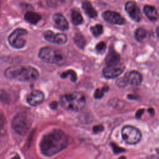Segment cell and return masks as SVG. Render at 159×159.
Returning <instances> with one entry per match:
<instances>
[{
    "instance_id": "1",
    "label": "cell",
    "mask_w": 159,
    "mask_h": 159,
    "mask_svg": "<svg viewBox=\"0 0 159 159\" xmlns=\"http://www.w3.org/2000/svg\"><path fill=\"white\" fill-rule=\"evenodd\" d=\"M68 143V137L63 130L53 129L42 137L39 147L43 155L50 157L65 149Z\"/></svg>"
},
{
    "instance_id": "2",
    "label": "cell",
    "mask_w": 159,
    "mask_h": 159,
    "mask_svg": "<svg viewBox=\"0 0 159 159\" xmlns=\"http://www.w3.org/2000/svg\"><path fill=\"white\" fill-rule=\"evenodd\" d=\"M4 76L9 79L22 82H32L39 77V71L29 65H15L7 68Z\"/></svg>"
},
{
    "instance_id": "3",
    "label": "cell",
    "mask_w": 159,
    "mask_h": 159,
    "mask_svg": "<svg viewBox=\"0 0 159 159\" xmlns=\"http://www.w3.org/2000/svg\"><path fill=\"white\" fill-rule=\"evenodd\" d=\"M33 122V115L28 110L18 112L12 121V128L19 135H24L30 130Z\"/></svg>"
},
{
    "instance_id": "4",
    "label": "cell",
    "mask_w": 159,
    "mask_h": 159,
    "mask_svg": "<svg viewBox=\"0 0 159 159\" xmlns=\"http://www.w3.org/2000/svg\"><path fill=\"white\" fill-rule=\"evenodd\" d=\"M60 102L62 107L66 110L78 111L85 106L86 99L80 92H71L62 95Z\"/></svg>"
},
{
    "instance_id": "5",
    "label": "cell",
    "mask_w": 159,
    "mask_h": 159,
    "mask_svg": "<svg viewBox=\"0 0 159 159\" xmlns=\"http://www.w3.org/2000/svg\"><path fill=\"white\" fill-rule=\"evenodd\" d=\"M39 56L43 61L50 64L61 65L65 61V57L61 52L50 47L42 48Z\"/></svg>"
},
{
    "instance_id": "6",
    "label": "cell",
    "mask_w": 159,
    "mask_h": 159,
    "mask_svg": "<svg viewBox=\"0 0 159 159\" xmlns=\"http://www.w3.org/2000/svg\"><path fill=\"white\" fill-rule=\"evenodd\" d=\"M27 35V30L22 28L16 29L8 37V42L12 47L17 49L22 48L26 43L25 37Z\"/></svg>"
},
{
    "instance_id": "7",
    "label": "cell",
    "mask_w": 159,
    "mask_h": 159,
    "mask_svg": "<svg viewBox=\"0 0 159 159\" xmlns=\"http://www.w3.org/2000/svg\"><path fill=\"white\" fill-rule=\"evenodd\" d=\"M123 140L128 144H136L142 138L140 131L132 125H125L122 129Z\"/></svg>"
},
{
    "instance_id": "8",
    "label": "cell",
    "mask_w": 159,
    "mask_h": 159,
    "mask_svg": "<svg viewBox=\"0 0 159 159\" xmlns=\"http://www.w3.org/2000/svg\"><path fill=\"white\" fill-rule=\"evenodd\" d=\"M45 40L49 42L62 45L66 42L67 37L64 34L54 33L51 30H47L43 33Z\"/></svg>"
},
{
    "instance_id": "9",
    "label": "cell",
    "mask_w": 159,
    "mask_h": 159,
    "mask_svg": "<svg viewBox=\"0 0 159 159\" xmlns=\"http://www.w3.org/2000/svg\"><path fill=\"white\" fill-rule=\"evenodd\" d=\"M103 19L107 22L112 24L123 25L125 23L124 18H123L119 13L115 11H106L102 13Z\"/></svg>"
},
{
    "instance_id": "10",
    "label": "cell",
    "mask_w": 159,
    "mask_h": 159,
    "mask_svg": "<svg viewBox=\"0 0 159 159\" xmlns=\"http://www.w3.org/2000/svg\"><path fill=\"white\" fill-rule=\"evenodd\" d=\"M122 79L125 86L127 85V84L133 86H138L140 84L142 81L141 75L137 71H131L127 73Z\"/></svg>"
},
{
    "instance_id": "11",
    "label": "cell",
    "mask_w": 159,
    "mask_h": 159,
    "mask_svg": "<svg viewBox=\"0 0 159 159\" xmlns=\"http://www.w3.org/2000/svg\"><path fill=\"white\" fill-rule=\"evenodd\" d=\"M125 9L129 16L135 21L139 22L141 19V13L139 7L134 1H128L125 3Z\"/></svg>"
},
{
    "instance_id": "12",
    "label": "cell",
    "mask_w": 159,
    "mask_h": 159,
    "mask_svg": "<svg viewBox=\"0 0 159 159\" xmlns=\"http://www.w3.org/2000/svg\"><path fill=\"white\" fill-rule=\"evenodd\" d=\"M44 101V94L40 90H34L26 97L27 102L32 106L40 105Z\"/></svg>"
},
{
    "instance_id": "13",
    "label": "cell",
    "mask_w": 159,
    "mask_h": 159,
    "mask_svg": "<svg viewBox=\"0 0 159 159\" xmlns=\"http://www.w3.org/2000/svg\"><path fill=\"white\" fill-rule=\"evenodd\" d=\"M124 70V66L121 65L106 66L103 70V75L107 78H114L119 76Z\"/></svg>"
},
{
    "instance_id": "14",
    "label": "cell",
    "mask_w": 159,
    "mask_h": 159,
    "mask_svg": "<svg viewBox=\"0 0 159 159\" xmlns=\"http://www.w3.org/2000/svg\"><path fill=\"white\" fill-rule=\"evenodd\" d=\"M53 21L54 25L58 29L61 30H66L69 28L68 22L66 18L60 13H56L53 16Z\"/></svg>"
},
{
    "instance_id": "15",
    "label": "cell",
    "mask_w": 159,
    "mask_h": 159,
    "mask_svg": "<svg viewBox=\"0 0 159 159\" xmlns=\"http://www.w3.org/2000/svg\"><path fill=\"white\" fill-rule=\"evenodd\" d=\"M120 59V57L119 53H117L114 50H111L105 58V62L107 66L115 65L118 64Z\"/></svg>"
},
{
    "instance_id": "16",
    "label": "cell",
    "mask_w": 159,
    "mask_h": 159,
    "mask_svg": "<svg viewBox=\"0 0 159 159\" xmlns=\"http://www.w3.org/2000/svg\"><path fill=\"white\" fill-rule=\"evenodd\" d=\"M143 11L149 20L155 21L158 19V12L154 6L145 5L143 7Z\"/></svg>"
},
{
    "instance_id": "17",
    "label": "cell",
    "mask_w": 159,
    "mask_h": 159,
    "mask_svg": "<svg viewBox=\"0 0 159 159\" xmlns=\"http://www.w3.org/2000/svg\"><path fill=\"white\" fill-rule=\"evenodd\" d=\"M24 19L27 22L32 24H35L40 20L41 16L37 12L29 11L25 14Z\"/></svg>"
},
{
    "instance_id": "18",
    "label": "cell",
    "mask_w": 159,
    "mask_h": 159,
    "mask_svg": "<svg viewBox=\"0 0 159 159\" xmlns=\"http://www.w3.org/2000/svg\"><path fill=\"white\" fill-rule=\"evenodd\" d=\"M82 7L85 13L90 17H95L97 16V12L92 6L91 4L88 1H84L82 2Z\"/></svg>"
},
{
    "instance_id": "19",
    "label": "cell",
    "mask_w": 159,
    "mask_h": 159,
    "mask_svg": "<svg viewBox=\"0 0 159 159\" xmlns=\"http://www.w3.org/2000/svg\"><path fill=\"white\" fill-rule=\"evenodd\" d=\"M7 131V122L5 117L0 114V142L4 137Z\"/></svg>"
},
{
    "instance_id": "20",
    "label": "cell",
    "mask_w": 159,
    "mask_h": 159,
    "mask_svg": "<svg viewBox=\"0 0 159 159\" xmlns=\"http://www.w3.org/2000/svg\"><path fill=\"white\" fill-rule=\"evenodd\" d=\"M71 21L74 25H78L83 22V17L81 14L77 11L73 10L71 11Z\"/></svg>"
},
{
    "instance_id": "21",
    "label": "cell",
    "mask_w": 159,
    "mask_h": 159,
    "mask_svg": "<svg viewBox=\"0 0 159 159\" xmlns=\"http://www.w3.org/2000/svg\"><path fill=\"white\" fill-rule=\"evenodd\" d=\"M147 37V31L143 28H138L135 32V38L139 42H142Z\"/></svg>"
},
{
    "instance_id": "22",
    "label": "cell",
    "mask_w": 159,
    "mask_h": 159,
    "mask_svg": "<svg viewBox=\"0 0 159 159\" xmlns=\"http://www.w3.org/2000/svg\"><path fill=\"white\" fill-rule=\"evenodd\" d=\"M74 42L77 46L81 48H83L86 45V40L81 34H76L74 37Z\"/></svg>"
},
{
    "instance_id": "23",
    "label": "cell",
    "mask_w": 159,
    "mask_h": 159,
    "mask_svg": "<svg viewBox=\"0 0 159 159\" xmlns=\"http://www.w3.org/2000/svg\"><path fill=\"white\" fill-rule=\"evenodd\" d=\"M68 76H70V77H71L70 79L73 82H75L76 81L77 75L73 70H67L61 74V78H66Z\"/></svg>"
},
{
    "instance_id": "24",
    "label": "cell",
    "mask_w": 159,
    "mask_h": 159,
    "mask_svg": "<svg viewBox=\"0 0 159 159\" xmlns=\"http://www.w3.org/2000/svg\"><path fill=\"white\" fill-rule=\"evenodd\" d=\"M91 31L95 37H98L103 32V27L101 24H96L91 27Z\"/></svg>"
},
{
    "instance_id": "25",
    "label": "cell",
    "mask_w": 159,
    "mask_h": 159,
    "mask_svg": "<svg viewBox=\"0 0 159 159\" xmlns=\"http://www.w3.org/2000/svg\"><path fill=\"white\" fill-rule=\"evenodd\" d=\"M108 89H109V87L107 86H104L101 88L96 89V90L94 92V98L96 99H101L102 97H103L104 93L107 91Z\"/></svg>"
},
{
    "instance_id": "26",
    "label": "cell",
    "mask_w": 159,
    "mask_h": 159,
    "mask_svg": "<svg viewBox=\"0 0 159 159\" xmlns=\"http://www.w3.org/2000/svg\"><path fill=\"white\" fill-rule=\"evenodd\" d=\"M96 49L98 52L103 53L106 50V43L104 42H99L96 46Z\"/></svg>"
},
{
    "instance_id": "27",
    "label": "cell",
    "mask_w": 159,
    "mask_h": 159,
    "mask_svg": "<svg viewBox=\"0 0 159 159\" xmlns=\"http://www.w3.org/2000/svg\"><path fill=\"white\" fill-rule=\"evenodd\" d=\"M111 146H112V148L113 149L114 152L116 153H119L123 152L125 151L124 149H123L122 148H120L119 147H118L117 145H116L114 143H111Z\"/></svg>"
},
{
    "instance_id": "28",
    "label": "cell",
    "mask_w": 159,
    "mask_h": 159,
    "mask_svg": "<svg viewBox=\"0 0 159 159\" xmlns=\"http://www.w3.org/2000/svg\"><path fill=\"white\" fill-rule=\"evenodd\" d=\"M104 129V127L102 125H95L94 126L93 130L94 133H99L101 131H102Z\"/></svg>"
},
{
    "instance_id": "29",
    "label": "cell",
    "mask_w": 159,
    "mask_h": 159,
    "mask_svg": "<svg viewBox=\"0 0 159 159\" xmlns=\"http://www.w3.org/2000/svg\"><path fill=\"white\" fill-rule=\"evenodd\" d=\"M144 112V109H139L137 112H136V115H135V117L137 118V119H140L142 116V115L143 114Z\"/></svg>"
},
{
    "instance_id": "30",
    "label": "cell",
    "mask_w": 159,
    "mask_h": 159,
    "mask_svg": "<svg viewBox=\"0 0 159 159\" xmlns=\"http://www.w3.org/2000/svg\"><path fill=\"white\" fill-rule=\"evenodd\" d=\"M50 107H51L52 109H55L57 107V102H55V101H53V102H52L50 104Z\"/></svg>"
},
{
    "instance_id": "31",
    "label": "cell",
    "mask_w": 159,
    "mask_h": 159,
    "mask_svg": "<svg viewBox=\"0 0 159 159\" xmlns=\"http://www.w3.org/2000/svg\"><path fill=\"white\" fill-rule=\"evenodd\" d=\"M157 35H158V37L159 38V26L157 27Z\"/></svg>"
},
{
    "instance_id": "32",
    "label": "cell",
    "mask_w": 159,
    "mask_h": 159,
    "mask_svg": "<svg viewBox=\"0 0 159 159\" xmlns=\"http://www.w3.org/2000/svg\"><path fill=\"white\" fill-rule=\"evenodd\" d=\"M12 159H20V158H19V157L18 155H17V156L14 157V158H12Z\"/></svg>"
},
{
    "instance_id": "33",
    "label": "cell",
    "mask_w": 159,
    "mask_h": 159,
    "mask_svg": "<svg viewBox=\"0 0 159 159\" xmlns=\"http://www.w3.org/2000/svg\"><path fill=\"white\" fill-rule=\"evenodd\" d=\"M119 159H125V157H123V158H119Z\"/></svg>"
},
{
    "instance_id": "34",
    "label": "cell",
    "mask_w": 159,
    "mask_h": 159,
    "mask_svg": "<svg viewBox=\"0 0 159 159\" xmlns=\"http://www.w3.org/2000/svg\"><path fill=\"white\" fill-rule=\"evenodd\" d=\"M158 153H159V152H158Z\"/></svg>"
}]
</instances>
